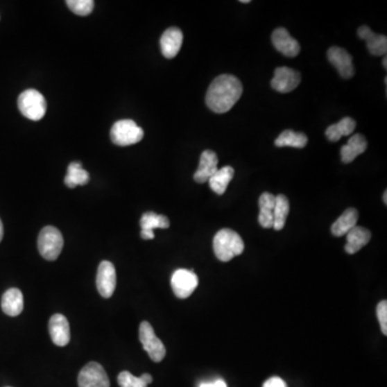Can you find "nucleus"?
Returning a JSON list of instances; mask_svg holds the SVG:
<instances>
[{"mask_svg": "<svg viewBox=\"0 0 387 387\" xmlns=\"http://www.w3.org/2000/svg\"><path fill=\"white\" fill-rule=\"evenodd\" d=\"M243 87L238 78L232 74H222L213 80L207 92L206 103L215 113H226L238 103Z\"/></svg>", "mask_w": 387, "mask_h": 387, "instance_id": "obj_1", "label": "nucleus"}, {"mask_svg": "<svg viewBox=\"0 0 387 387\" xmlns=\"http://www.w3.org/2000/svg\"><path fill=\"white\" fill-rule=\"evenodd\" d=\"M213 250L221 261L227 263L244 251V242L238 232L230 228L221 230L213 239Z\"/></svg>", "mask_w": 387, "mask_h": 387, "instance_id": "obj_2", "label": "nucleus"}, {"mask_svg": "<svg viewBox=\"0 0 387 387\" xmlns=\"http://www.w3.org/2000/svg\"><path fill=\"white\" fill-rule=\"evenodd\" d=\"M17 105L22 114L28 120L40 121L46 112V101L40 92L26 89L19 96Z\"/></svg>", "mask_w": 387, "mask_h": 387, "instance_id": "obj_3", "label": "nucleus"}, {"mask_svg": "<svg viewBox=\"0 0 387 387\" xmlns=\"http://www.w3.org/2000/svg\"><path fill=\"white\" fill-rule=\"evenodd\" d=\"M64 248L62 232L56 227L46 226L42 228L38 238V250L46 261H56Z\"/></svg>", "mask_w": 387, "mask_h": 387, "instance_id": "obj_4", "label": "nucleus"}, {"mask_svg": "<svg viewBox=\"0 0 387 387\" xmlns=\"http://www.w3.org/2000/svg\"><path fill=\"white\" fill-rule=\"evenodd\" d=\"M110 136L113 144L117 146H128L141 141L144 132L135 121L121 120L113 125Z\"/></svg>", "mask_w": 387, "mask_h": 387, "instance_id": "obj_5", "label": "nucleus"}, {"mask_svg": "<svg viewBox=\"0 0 387 387\" xmlns=\"http://www.w3.org/2000/svg\"><path fill=\"white\" fill-rule=\"evenodd\" d=\"M139 339L144 345V351L148 354V356L155 363L163 361L166 356V347L160 338L155 335L153 327L150 322H142L139 327Z\"/></svg>", "mask_w": 387, "mask_h": 387, "instance_id": "obj_6", "label": "nucleus"}, {"mask_svg": "<svg viewBox=\"0 0 387 387\" xmlns=\"http://www.w3.org/2000/svg\"><path fill=\"white\" fill-rule=\"evenodd\" d=\"M78 384L79 387H110V380L101 363L91 361L80 371Z\"/></svg>", "mask_w": 387, "mask_h": 387, "instance_id": "obj_7", "label": "nucleus"}, {"mask_svg": "<svg viewBox=\"0 0 387 387\" xmlns=\"http://www.w3.org/2000/svg\"><path fill=\"white\" fill-rule=\"evenodd\" d=\"M197 286H198V277L193 270L179 269L172 275V291L178 298H189L195 292Z\"/></svg>", "mask_w": 387, "mask_h": 387, "instance_id": "obj_8", "label": "nucleus"}, {"mask_svg": "<svg viewBox=\"0 0 387 387\" xmlns=\"http://www.w3.org/2000/svg\"><path fill=\"white\" fill-rule=\"evenodd\" d=\"M96 286L103 298H110L117 287V273L112 263L103 261L99 265Z\"/></svg>", "mask_w": 387, "mask_h": 387, "instance_id": "obj_9", "label": "nucleus"}, {"mask_svg": "<svg viewBox=\"0 0 387 387\" xmlns=\"http://www.w3.org/2000/svg\"><path fill=\"white\" fill-rule=\"evenodd\" d=\"M300 74L289 67H279L275 69V77L271 80V86L279 93H291L300 84Z\"/></svg>", "mask_w": 387, "mask_h": 387, "instance_id": "obj_10", "label": "nucleus"}, {"mask_svg": "<svg viewBox=\"0 0 387 387\" xmlns=\"http://www.w3.org/2000/svg\"><path fill=\"white\" fill-rule=\"evenodd\" d=\"M328 60L344 79H351L355 74L353 58L347 51L339 46H332L327 52Z\"/></svg>", "mask_w": 387, "mask_h": 387, "instance_id": "obj_11", "label": "nucleus"}, {"mask_svg": "<svg viewBox=\"0 0 387 387\" xmlns=\"http://www.w3.org/2000/svg\"><path fill=\"white\" fill-rule=\"evenodd\" d=\"M273 46L286 58H295L300 52V44L285 28H277L271 36Z\"/></svg>", "mask_w": 387, "mask_h": 387, "instance_id": "obj_12", "label": "nucleus"}, {"mask_svg": "<svg viewBox=\"0 0 387 387\" xmlns=\"http://www.w3.org/2000/svg\"><path fill=\"white\" fill-rule=\"evenodd\" d=\"M49 332L53 343L64 347L70 341V327L67 318L62 314H54L49 322Z\"/></svg>", "mask_w": 387, "mask_h": 387, "instance_id": "obj_13", "label": "nucleus"}, {"mask_svg": "<svg viewBox=\"0 0 387 387\" xmlns=\"http://www.w3.org/2000/svg\"><path fill=\"white\" fill-rule=\"evenodd\" d=\"M218 155L213 150H203L199 160L198 169L194 175V180L197 183H206L211 177H213L215 172L218 171Z\"/></svg>", "mask_w": 387, "mask_h": 387, "instance_id": "obj_14", "label": "nucleus"}, {"mask_svg": "<svg viewBox=\"0 0 387 387\" xmlns=\"http://www.w3.org/2000/svg\"><path fill=\"white\" fill-rule=\"evenodd\" d=\"M182 43H183V34L181 29L177 27L168 28L160 38V49L163 55L166 58H175L181 50Z\"/></svg>", "mask_w": 387, "mask_h": 387, "instance_id": "obj_15", "label": "nucleus"}, {"mask_svg": "<svg viewBox=\"0 0 387 387\" xmlns=\"http://www.w3.org/2000/svg\"><path fill=\"white\" fill-rule=\"evenodd\" d=\"M359 38L367 43L371 55L383 56L387 52V38L384 35L375 34L368 26L359 27L357 31Z\"/></svg>", "mask_w": 387, "mask_h": 387, "instance_id": "obj_16", "label": "nucleus"}, {"mask_svg": "<svg viewBox=\"0 0 387 387\" xmlns=\"http://www.w3.org/2000/svg\"><path fill=\"white\" fill-rule=\"evenodd\" d=\"M368 142L367 139L361 134H355L350 138L345 146H342L340 153L341 160L344 164H350L353 162L357 156L361 155L367 150Z\"/></svg>", "mask_w": 387, "mask_h": 387, "instance_id": "obj_17", "label": "nucleus"}, {"mask_svg": "<svg viewBox=\"0 0 387 387\" xmlns=\"http://www.w3.org/2000/svg\"><path fill=\"white\" fill-rule=\"evenodd\" d=\"M1 309L7 316H17L24 309V297L19 289H10L3 295Z\"/></svg>", "mask_w": 387, "mask_h": 387, "instance_id": "obj_18", "label": "nucleus"}, {"mask_svg": "<svg viewBox=\"0 0 387 387\" xmlns=\"http://www.w3.org/2000/svg\"><path fill=\"white\" fill-rule=\"evenodd\" d=\"M347 246H345V252L350 255L357 253L361 251L366 244H368L371 239V232L366 228L361 226H355L352 228L347 234Z\"/></svg>", "mask_w": 387, "mask_h": 387, "instance_id": "obj_19", "label": "nucleus"}, {"mask_svg": "<svg viewBox=\"0 0 387 387\" xmlns=\"http://www.w3.org/2000/svg\"><path fill=\"white\" fill-rule=\"evenodd\" d=\"M357 221H359V212L356 209H347L332 224V234L336 237L345 236L352 228L356 226Z\"/></svg>", "mask_w": 387, "mask_h": 387, "instance_id": "obj_20", "label": "nucleus"}, {"mask_svg": "<svg viewBox=\"0 0 387 387\" xmlns=\"http://www.w3.org/2000/svg\"><path fill=\"white\" fill-rule=\"evenodd\" d=\"M275 196L270 193L261 194L259 197V215L258 222L261 227L269 230L273 228V208H275Z\"/></svg>", "mask_w": 387, "mask_h": 387, "instance_id": "obj_21", "label": "nucleus"}, {"mask_svg": "<svg viewBox=\"0 0 387 387\" xmlns=\"http://www.w3.org/2000/svg\"><path fill=\"white\" fill-rule=\"evenodd\" d=\"M355 128H356V122L351 117H344L340 122L330 125L326 129L325 135L330 142H337L342 137L353 134Z\"/></svg>", "mask_w": 387, "mask_h": 387, "instance_id": "obj_22", "label": "nucleus"}, {"mask_svg": "<svg viewBox=\"0 0 387 387\" xmlns=\"http://www.w3.org/2000/svg\"><path fill=\"white\" fill-rule=\"evenodd\" d=\"M234 175V168L230 166H225L221 168L218 171L215 172L213 177L209 180V187L218 195H223V194L227 189L228 184L232 181Z\"/></svg>", "mask_w": 387, "mask_h": 387, "instance_id": "obj_23", "label": "nucleus"}, {"mask_svg": "<svg viewBox=\"0 0 387 387\" xmlns=\"http://www.w3.org/2000/svg\"><path fill=\"white\" fill-rule=\"evenodd\" d=\"M89 172L82 168L79 162H74L68 166L67 175L64 177V184L69 189H74L78 185H85L89 183Z\"/></svg>", "mask_w": 387, "mask_h": 387, "instance_id": "obj_24", "label": "nucleus"}, {"mask_svg": "<svg viewBox=\"0 0 387 387\" xmlns=\"http://www.w3.org/2000/svg\"><path fill=\"white\" fill-rule=\"evenodd\" d=\"M289 213V201L283 194L275 196V208H273V230H282L286 223Z\"/></svg>", "mask_w": 387, "mask_h": 387, "instance_id": "obj_25", "label": "nucleus"}, {"mask_svg": "<svg viewBox=\"0 0 387 387\" xmlns=\"http://www.w3.org/2000/svg\"><path fill=\"white\" fill-rule=\"evenodd\" d=\"M275 144L279 148L291 146V148H302L308 144V137L302 132H297L287 129L282 134H280Z\"/></svg>", "mask_w": 387, "mask_h": 387, "instance_id": "obj_26", "label": "nucleus"}, {"mask_svg": "<svg viewBox=\"0 0 387 387\" xmlns=\"http://www.w3.org/2000/svg\"><path fill=\"white\" fill-rule=\"evenodd\" d=\"M140 225H141V230L153 232L155 228L166 230V228L169 227L170 222L169 218L165 215L157 214L155 212H146L142 215Z\"/></svg>", "mask_w": 387, "mask_h": 387, "instance_id": "obj_27", "label": "nucleus"}, {"mask_svg": "<svg viewBox=\"0 0 387 387\" xmlns=\"http://www.w3.org/2000/svg\"><path fill=\"white\" fill-rule=\"evenodd\" d=\"M66 3L74 15L80 17L91 15L95 6L93 0H68Z\"/></svg>", "mask_w": 387, "mask_h": 387, "instance_id": "obj_28", "label": "nucleus"}, {"mask_svg": "<svg viewBox=\"0 0 387 387\" xmlns=\"http://www.w3.org/2000/svg\"><path fill=\"white\" fill-rule=\"evenodd\" d=\"M117 382L120 387H148L141 379L137 378L128 371H122L117 377Z\"/></svg>", "mask_w": 387, "mask_h": 387, "instance_id": "obj_29", "label": "nucleus"}, {"mask_svg": "<svg viewBox=\"0 0 387 387\" xmlns=\"http://www.w3.org/2000/svg\"><path fill=\"white\" fill-rule=\"evenodd\" d=\"M377 314H378V320L380 322L381 330L383 335H387V301H381L380 304L377 307Z\"/></svg>", "mask_w": 387, "mask_h": 387, "instance_id": "obj_30", "label": "nucleus"}, {"mask_svg": "<svg viewBox=\"0 0 387 387\" xmlns=\"http://www.w3.org/2000/svg\"><path fill=\"white\" fill-rule=\"evenodd\" d=\"M263 387H287L284 380L279 377H273L264 383Z\"/></svg>", "mask_w": 387, "mask_h": 387, "instance_id": "obj_31", "label": "nucleus"}, {"mask_svg": "<svg viewBox=\"0 0 387 387\" xmlns=\"http://www.w3.org/2000/svg\"><path fill=\"white\" fill-rule=\"evenodd\" d=\"M199 387H227V384L224 380L220 379V380H215L213 382L201 383Z\"/></svg>", "mask_w": 387, "mask_h": 387, "instance_id": "obj_32", "label": "nucleus"}, {"mask_svg": "<svg viewBox=\"0 0 387 387\" xmlns=\"http://www.w3.org/2000/svg\"><path fill=\"white\" fill-rule=\"evenodd\" d=\"M142 381L146 383V385L150 384V383L153 382V378H152V375H148V373H144L140 377Z\"/></svg>", "mask_w": 387, "mask_h": 387, "instance_id": "obj_33", "label": "nucleus"}, {"mask_svg": "<svg viewBox=\"0 0 387 387\" xmlns=\"http://www.w3.org/2000/svg\"><path fill=\"white\" fill-rule=\"evenodd\" d=\"M3 225L1 220H0V242L3 240Z\"/></svg>", "mask_w": 387, "mask_h": 387, "instance_id": "obj_34", "label": "nucleus"}, {"mask_svg": "<svg viewBox=\"0 0 387 387\" xmlns=\"http://www.w3.org/2000/svg\"><path fill=\"white\" fill-rule=\"evenodd\" d=\"M387 58L386 56H384V58H383V67L385 68V69H386L387 68Z\"/></svg>", "mask_w": 387, "mask_h": 387, "instance_id": "obj_35", "label": "nucleus"}, {"mask_svg": "<svg viewBox=\"0 0 387 387\" xmlns=\"http://www.w3.org/2000/svg\"><path fill=\"white\" fill-rule=\"evenodd\" d=\"M383 199H384L385 205H387V191H384V195H383Z\"/></svg>", "mask_w": 387, "mask_h": 387, "instance_id": "obj_36", "label": "nucleus"}, {"mask_svg": "<svg viewBox=\"0 0 387 387\" xmlns=\"http://www.w3.org/2000/svg\"><path fill=\"white\" fill-rule=\"evenodd\" d=\"M240 3H251V1H250V0H241V1H240Z\"/></svg>", "mask_w": 387, "mask_h": 387, "instance_id": "obj_37", "label": "nucleus"}, {"mask_svg": "<svg viewBox=\"0 0 387 387\" xmlns=\"http://www.w3.org/2000/svg\"><path fill=\"white\" fill-rule=\"evenodd\" d=\"M7 387H10V386H7Z\"/></svg>", "mask_w": 387, "mask_h": 387, "instance_id": "obj_38", "label": "nucleus"}]
</instances>
